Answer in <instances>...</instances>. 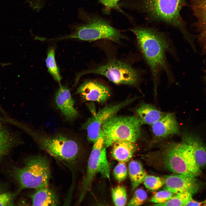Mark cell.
I'll use <instances>...</instances> for the list:
<instances>
[{
  "instance_id": "cell-1",
  "label": "cell",
  "mask_w": 206,
  "mask_h": 206,
  "mask_svg": "<svg viewBox=\"0 0 206 206\" xmlns=\"http://www.w3.org/2000/svg\"><path fill=\"white\" fill-rule=\"evenodd\" d=\"M130 30L135 35L138 48L150 69L155 92L163 72L169 82H174L167 55L169 53L174 56L176 52L166 35L151 27H137Z\"/></svg>"
},
{
  "instance_id": "cell-2",
  "label": "cell",
  "mask_w": 206,
  "mask_h": 206,
  "mask_svg": "<svg viewBox=\"0 0 206 206\" xmlns=\"http://www.w3.org/2000/svg\"><path fill=\"white\" fill-rule=\"evenodd\" d=\"M27 133L41 150L66 167L72 168L76 166L80 150L74 139L62 133L49 135L31 128L28 129Z\"/></svg>"
},
{
  "instance_id": "cell-3",
  "label": "cell",
  "mask_w": 206,
  "mask_h": 206,
  "mask_svg": "<svg viewBox=\"0 0 206 206\" xmlns=\"http://www.w3.org/2000/svg\"><path fill=\"white\" fill-rule=\"evenodd\" d=\"M13 174L18 185V192L48 186L51 177L50 161L45 155H30L24 159L22 166L13 167Z\"/></svg>"
},
{
  "instance_id": "cell-4",
  "label": "cell",
  "mask_w": 206,
  "mask_h": 206,
  "mask_svg": "<svg viewBox=\"0 0 206 206\" xmlns=\"http://www.w3.org/2000/svg\"><path fill=\"white\" fill-rule=\"evenodd\" d=\"M184 0H138L135 7L150 19L162 21L178 29L189 37L180 15Z\"/></svg>"
},
{
  "instance_id": "cell-5",
  "label": "cell",
  "mask_w": 206,
  "mask_h": 206,
  "mask_svg": "<svg viewBox=\"0 0 206 206\" xmlns=\"http://www.w3.org/2000/svg\"><path fill=\"white\" fill-rule=\"evenodd\" d=\"M83 16L82 22L72 27L74 31L72 33L56 39H76L92 41L106 39L119 43L121 39L126 38L118 30L103 19L88 14H84Z\"/></svg>"
},
{
  "instance_id": "cell-6",
  "label": "cell",
  "mask_w": 206,
  "mask_h": 206,
  "mask_svg": "<svg viewBox=\"0 0 206 206\" xmlns=\"http://www.w3.org/2000/svg\"><path fill=\"white\" fill-rule=\"evenodd\" d=\"M142 125L136 115L113 116L101 127L104 136V147L106 148L112 146L119 141L135 143L140 136Z\"/></svg>"
},
{
  "instance_id": "cell-7",
  "label": "cell",
  "mask_w": 206,
  "mask_h": 206,
  "mask_svg": "<svg viewBox=\"0 0 206 206\" xmlns=\"http://www.w3.org/2000/svg\"><path fill=\"white\" fill-rule=\"evenodd\" d=\"M164 159L167 168L175 173L195 177L201 174L191 147L183 139L182 142L168 148Z\"/></svg>"
},
{
  "instance_id": "cell-8",
  "label": "cell",
  "mask_w": 206,
  "mask_h": 206,
  "mask_svg": "<svg viewBox=\"0 0 206 206\" xmlns=\"http://www.w3.org/2000/svg\"><path fill=\"white\" fill-rule=\"evenodd\" d=\"M89 74L103 75L116 84L138 85L140 84L142 79V73L140 71L128 63L113 60L96 68L78 73L75 78V84L78 83L81 76Z\"/></svg>"
},
{
  "instance_id": "cell-9",
  "label": "cell",
  "mask_w": 206,
  "mask_h": 206,
  "mask_svg": "<svg viewBox=\"0 0 206 206\" xmlns=\"http://www.w3.org/2000/svg\"><path fill=\"white\" fill-rule=\"evenodd\" d=\"M134 99H128L116 105L106 106L88 119L84 125L88 140L95 142L99 137L102 125Z\"/></svg>"
},
{
  "instance_id": "cell-10",
  "label": "cell",
  "mask_w": 206,
  "mask_h": 206,
  "mask_svg": "<svg viewBox=\"0 0 206 206\" xmlns=\"http://www.w3.org/2000/svg\"><path fill=\"white\" fill-rule=\"evenodd\" d=\"M104 147V136L101 129L98 138L94 142L88 160L86 173L82 183L78 201L80 202L91 189L94 179L98 173L99 157Z\"/></svg>"
},
{
  "instance_id": "cell-11",
  "label": "cell",
  "mask_w": 206,
  "mask_h": 206,
  "mask_svg": "<svg viewBox=\"0 0 206 206\" xmlns=\"http://www.w3.org/2000/svg\"><path fill=\"white\" fill-rule=\"evenodd\" d=\"M165 189L174 194L187 192L192 195L198 192L202 185L196 177L177 174L167 176L164 179Z\"/></svg>"
},
{
  "instance_id": "cell-12",
  "label": "cell",
  "mask_w": 206,
  "mask_h": 206,
  "mask_svg": "<svg viewBox=\"0 0 206 206\" xmlns=\"http://www.w3.org/2000/svg\"><path fill=\"white\" fill-rule=\"evenodd\" d=\"M153 140H161L175 135H179L180 130L175 116L168 113L151 126Z\"/></svg>"
},
{
  "instance_id": "cell-13",
  "label": "cell",
  "mask_w": 206,
  "mask_h": 206,
  "mask_svg": "<svg viewBox=\"0 0 206 206\" xmlns=\"http://www.w3.org/2000/svg\"><path fill=\"white\" fill-rule=\"evenodd\" d=\"M77 93L87 101L99 102H105L109 98V88L95 81H87L83 83L78 88Z\"/></svg>"
},
{
  "instance_id": "cell-14",
  "label": "cell",
  "mask_w": 206,
  "mask_h": 206,
  "mask_svg": "<svg viewBox=\"0 0 206 206\" xmlns=\"http://www.w3.org/2000/svg\"><path fill=\"white\" fill-rule=\"evenodd\" d=\"M54 98L57 108L66 120L71 121L78 116V112L74 107V101L68 88L60 85Z\"/></svg>"
},
{
  "instance_id": "cell-15",
  "label": "cell",
  "mask_w": 206,
  "mask_h": 206,
  "mask_svg": "<svg viewBox=\"0 0 206 206\" xmlns=\"http://www.w3.org/2000/svg\"><path fill=\"white\" fill-rule=\"evenodd\" d=\"M33 206H59L60 204L59 196L49 185L35 190L30 196Z\"/></svg>"
},
{
  "instance_id": "cell-16",
  "label": "cell",
  "mask_w": 206,
  "mask_h": 206,
  "mask_svg": "<svg viewBox=\"0 0 206 206\" xmlns=\"http://www.w3.org/2000/svg\"><path fill=\"white\" fill-rule=\"evenodd\" d=\"M191 146L195 159L200 168L206 166V145L199 136L192 133L185 134L183 137Z\"/></svg>"
},
{
  "instance_id": "cell-17",
  "label": "cell",
  "mask_w": 206,
  "mask_h": 206,
  "mask_svg": "<svg viewBox=\"0 0 206 206\" xmlns=\"http://www.w3.org/2000/svg\"><path fill=\"white\" fill-rule=\"evenodd\" d=\"M136 115L142 125H151L162 117L166 113L158 109L153 105L142 103L136 110Z\"/></svg>"
},
{
  "instance_id": "cell-18",
  "label": "cell",
  "mask_w": 206,
  "mask_h": 206,
  "mask_svg": "<svg viewBox=\"0 0 206 206\" xmlns=\"http://www.w3.org/2000/svg\"><path fill=\"white\" fill-rule=\"evenodd\" d=\"M112 145V156L119 162L128 161L132 158L137 149L135 143L125 140L117 141Z\"/></svg>"
},
{
  "instance_id": "cell-19",
  "label": "cell",
  "mask_w": 206,
  "mask_h": 206,
  "mask_svg": "<svg viewBox=\"0 0 206 206\" xmlns=\"http://www.w3.org/2000/svg\"><path fill=\"white\" fill-rule=\"evenodd\" d=\"M19 142L18 138L9 130L0 116V161Z\"/></svg>"
},
{
  "instance_id": "cell-20",
  "label": "cell",
  "mask_w": 206,
  "mask_h": 206,
  "mask_svg": "<svg viewBox=\"0 0 206 206\" xmlns=\"http://www.w3.org/2000/svg\"><path fill=\"white\" fill-rule=\"evenodd\" d=\"M128 165V174L133 191L143 182L147 175L139 161L132 160Z\"/></svg>"
},
{
  "instance_id": "cell-21",
  "label": "cell",
  "mask_w": 206,
  "mask_h": 206,
  "mask_svg": "<svg viewBox=\"0 0 206 206\" xmlns=\"http://www.w3.org/2000/svg\"><path fill=\"white\" fill-rule=\"evenodd\" d=\"M192 7L199 25L206 34V0H192Z\"/></svg>"
},
{
  "instance_id": "cell-22",
  "label": "cell",
  "mask_w": 206,
  "mask_h": 206,
  "mask_svg": "<svg viewBox=\"0 0 206 206\" xmlns=\"http://www.w3.org/2000/svg\"><path fill=\"white\" fill-rule=\"evenodd\" d=\"M45 62L48 71L54 79L60 83L62 77L56 61L55 48L54 47H51L48 49Z\"/></svg>"
},
{
  "instance_id": "cell-23",
  "label": "cell",
  "mask_w": 206,
  "mask_h": 206,
  "mask_svg": "<svg viewBox=\"0 0 206 206\" xmlns=\"http://www.w3.org/2000/svg\"><path fill=\"white\" fill-rule=\"evenodd\" d=\"M192 195L187 192L176 194L165 203L155 204L154 206H185L187 202L192 198Z\"/></svg>"
},
{
  "instance_id": "cell-24",
  "label": "cell",
  "mask_w": 206,
  "mask_h": 206,
  "mask_svg": "<svg viewBox=\"0 0 206 206\" xmlns=\"http://www.w3.org/2000/svg\"><path fill=\"white\" fill-rule=\"evenodd\" d=\"M112 197L114 205L117 206L125 205L127 201V194L125 187L118 186L113 188Z\"/></svg>"
},
{
  "instance_id": "cell-25",
  "label": "cell",
  "mask_w": 206,
  "mask_h": 206,
  "mask_svg": "<svg viewBox=\"0 0 206 206\" xmlns=\"http://www.w3.org/2000/svg\"><path fill=\"white\" fill-rule=\"evenodd\" d=\"M98 173H100L104 178H110V167L107 157L106 148L104 147L102 150L100 155Z\"/></svg>"
},
{
  "instance_id": "cell-26",
  "label": "cell",
  "mask_w": 206,
  "mask_h": 206,
  "mask_svg": "<svg viewBox=\"0 0 206 206\" xmlns=\"http://www.w3.org/2000/svg\"><path fill=\"white\" fill-rule=\"evenodd\" d=\"M145 187L151 191L159 189L164 184V179L152 175H147L144 181Z\"/></svg>"
},
{
  "instance_id": "cell-27",
  "label": "cell",
  "mask_w": 206,
  "mask_h": 206,
  "mask_svg": "<svg viewBox=\"0 0 206 206\" xmlns=\"http://www.w3.org/2000/svg\"><path fill=\"white\" fill-rule=\"evenodd\" d=\"M147 197V194L145 190L142 189H138L135 191L127 205L129 206L140 205L146 201Z\"/></svg>"
},
{
  "instance_id": "cell-28",
  "label": "cell",
  "mask_w": 206,
  "mask_h": 206,
  "mask_svg": "<svg viewBox=\"0 0 206 206\" xmlns=\"http://www.w3.org/2000/svg\"><path fill=\"white\" fill-rule=\"evenodd\" d=\"M174 194L170 191L165 189L155 193L151 198L150 201L156 204L163 203L171 198Z\"/></svg>"
},
{
  "instance_id": "cell-29",
  "label": "cell",
  "mask_w": 206,
  "mask_h": 206,
  "mask_svg": "<svg viewBox=\"0 0 206 206\" xmlns=\"http://www.w3.org/2000/svg\"><path fill=\"white\" fill-rule=\"evenodd\" d=\"M126 165L124 162H119L113 170L114 176L119 183L124 181L126 178L128 172Z\"/></svg>"
},
{
  "instance_id": "cell-30",
  "label": "cell",
  "mask_w": 206,
  "mask_h": 206,
  "mask_svg": "<svg viewBox=\"0 0 206 206\" xmlns=\"http://www.w3.org/2000/svg\"><path fill=\"white\" fill-rule=\"evenodd\" d=\"M12 198V195L9 193H0V206L9 205Z\"/></svg>"
},
{
  "instance_id": "cell-31",
  "label": "cell",
  "mask_w": 206,
  "mask_h": 206,
  "mask_svg": "<svg viewBox=\"0 0 206 206\" xmlns=\"http://www.w3.org/2000/svg\"><path fill=\"white\" fill-rule=\"evenodd\" d=\"M120 0H99L105 7L109 9L114 8L117 7V3Z\"/></svg>"
},
{
  "instance_id": "cell-32",
  "label": "cell",
  "mask_w": 206,
  "mask_h": 206,
  "mask_svg": "<svg viewBox=\"0 0 206 206\" xmlns=\"http://www.w3.org/2000/svg\"><path fill=\"white\" fill-rule=\"evenodd\" d=\"M185 206H206V200L199 201L194 200L192 198Z\"/></svg>"
}]
</instances>
